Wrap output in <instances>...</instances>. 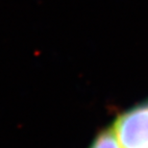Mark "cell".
Wrapping results in <instances>:
<instances>
[{
    "mask_svg": "<svg viewBox=\"0 0 148 148\" xmlns=\"http://www.w3.org/2000/svg\"><path fill=\"white\" fill-rule=\"evenodd\" d=\"M111 125L121 148H148V99L120 112Z\"/></svg>",
    "mask_w": 148,
    "mask_h": 148,
    "instance_id": "6da1fadb",
    "label": "cell"
},
{
    "mask_svg": "<svg viewBox=\"0 0 148 148\" xmlns=\"http://www.w3.org/2000/svg\"><path fill=\"white\" fill-rule=\"evenodd\" d=\"M88 148H121L112 125L100 130Z\"/></svg>",
    "mask_w": 148,
    "mask_h": 148,
    "instance_id": "7a4b0ae2",
    "label": "cell"
}]
</instances>
